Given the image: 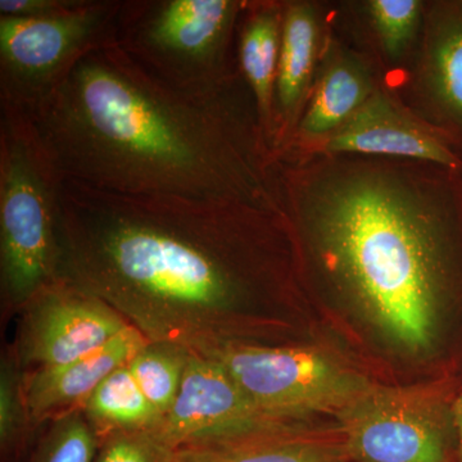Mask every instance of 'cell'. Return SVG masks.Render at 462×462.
<instances>
[{
	"mask_svg": "<svg viewBox=\"0 0 462 462\" xmlns=\"http://www.w3.org/2000/svg\"><path fill=\"white\" fill-rule=\"evenodd\" d=\"M62 184L29 116L0 105V282L8 311L20 312L60 279Z\"/></svg>",
	"mask_w": 462,
	"mask_h": 462,
	"instance_id": "277c9868",
	"label": "cell"
},
{
	"mask_svg": "<svg viewBox=\"0 0 462 462\" xmlns=\"http://www.w3.org/2000/svg\"><path fill=\"white\" fill-rule=\"evenodd\" d=\"M282 216L63 180L60 278L107 303L151 343L206 357L261 346L245 314L272 270Z\"/></svg>",
	"mask_w": 462,
	"mask_h": 462,
	"instance_id": "6da1fadb",
	"label": "cell"
},
{
	"mask_svg": "<svg viewBox=\"0 0 462 462\" xmlns=\"http://www.w3.org/2000/svg\"><path fill=\"white\" fill-rule=\"evenodd\" d=\"M419 81L443 132L462 143V2H438L424 17Z\"/></svg>",
	"mask_w": 462,
	"mask_h": 462,
	"instance_id": "5bb4252c",
	"label": "cell"
},
{
	"mask_svg": "<svg viewBox=\"0 0 462 462\" xmlns=\"http://www.w3.org/2000/svg\"><path fill=\"white\" fill-rule=\"evenodd\" d=\"M80 0H0V16L38 18L60 14Z\"/></svg>",
	"mask_w": 462,
	"mask_h": 462,
	"instance_id": "cb8c5ba5",
	"label": "cell"
},
{
	"mask_svg": "<svg viewBox=\"0 0 462 462\" xmlns=\"http://www.w3.org/2000/svg\"><path fill=\"white\" fill-rule=\"evenodd\" d=\"M367 14L383 53L392 62L402 60L424 20L420 0H370Z\"/></svg>",
	"mask_w": 462,
	"mask_h": 462,
	"instance_id": "7402d4cb",
	"label": "cell"
},
{
	"mask_svg": "<svg viewBox=\"0 0 462 462\" xmlns=\"http://www.w3.org/2000/svg\"><path fill=\"white\" fill-rule=\"evenodd\" d=\"M342 431L293 427L179 447L172 462H349Z\"/></svg>",
	"mask_w": 462,
	"mask_h": 462,
	"instance_id": "9a60e30c",
	"label": "cell"
},
{
	"mask_svg": "<svg viewBox=\"0 0 462 462\" xmlns=\"http://www.w3.org/2000/svg\"><path fill=\"white\" fill-rule=\"evenodd\" d=\"M20 312L14 355L23 372L71 363L129 327L107 303L63 278L42 289Z\"/></svg>",
	"mask_w": 462,
	"mask_h": 462,
	"instance_id": "9c48e42d",
	"label": "cell"
},
{
	"mask_svg": "<svg viewBox=\"0 0 462 462\" xmlns=\"http://www.w3.org/2000/svg\"><path fill=\"white\" fill-rule=\"evenodd\" d=\"M454 175L383 161H281L284 214L300 224L322 272L411 351L430 346L454 273L462 211Z\"/></svg>",
	"mask_w": 462,
	"mask_h": 462,
	"instance_id": "3957f363",
	"label": "cell"
},
{
	"mask_svg": "<svg viewBox=\"0 0 462 462\" xmlns=\"http://www.w3.org/2000/svg\"><path fill=\"white\" fill-rule=\"evenodd\" d=\"M81 409L99 439L116 431L151 430L161 419L127 365L103 380Z\"/></svg>",
	"mask_w": 462,
	"mask_h": 462,
	"instance_id": "ac0fdd59",
	"label": "cell"
},
{
	"mask_svg": "<svg viewBox=\"0 0 462 462\" xmlns=\"http://www.w3.org/2000/svg\"><path fill=\"white\" fill-rule=\"evenodd\" d=\"M239 0H123L117 44L176 89L217 93L243 80Z\"/></svg>",
	"mask_w": 462,
	"mask_h": 462,
	"instance_id": "5b68a950",
	"label": "cell"
},
{
	"mask_svg": "<svg viewBox=\"0 0 462 462\" xmlns=\"http://www.w3.org/2000/svg\"><path fill=\"white\" fill-rule=\"evenodd\" d=\"M212 358L263 411L291 422L312 413H338L370 384L309 346H240Z\"/></svg>",
	"mask_w": 462,
	"mask_h": 462,
	"instance_id": "ba28073f",
	"label": "cell"
},
{
	"mask_svg": "<svg viewBox=\"0 0 462 462\" xmlns=\"http://www.w3.org/2000/svg\"><path fill=\"white\" fill-rule=\"evenodd\" d=\"M148 343L141 331L129 325L105 346L71 363L23 372L27 410L33 430L51 416L83 406L103 380L129 364Z\"/></svg>",
	"mask_w": 462,
	"mask_h": 462,
	"instance_id": "7c38bea8",
	"label": "cell"
},
{
	"mask_svg": "<svg viewBox=\"0 0 462 462\" xmlns=\"http://www.w3.org/2000/svg\"><path fill=\"white\" fill-rule=\"evenodd\" d=\"M327 153L415 161L460 173L461 158L445 136L412 117L385 91L376 89L363 107L328 136Z\"/></svg>",
	"mask_w": 462,
	"mask_h": 462,
	"instance_id": "8fae6325",
	"label": "cell"
},
{
	"mask_svg": "<svg viewBox=\"0 0 462 462\" xmlns=\"http://www.w3.org/2000/svg\"><path fill=\"white\" fill-rule=\"evenodd\" d=\"M452 418H454L456 439H457L458 460L462 462V392L452 407Z\"/></svg>",
	"mask_w": 462,
	"mask_h": 462,
	"instance_id": "d4e9b609",
	"label": "cell"
},
{
	"mask_svg": "<svg viewBox=\"0 0 462 462\" xmlns=\"http://www.w3.org/2000/svg\"><path fill=\"white\" fill-rule=\"evenodd\" d=\"M23 370L14 355L3 360L0 373V456L2 462H25L35 446L27 410Z\"/></svg>",
	"mask_w": 462,
	"mask_h": 462,
	"instance_id": "ffe728a7",
	"label": "cell"
},
{
	"mask_svg": "<svg viewBox=\"0 0 462 462\" xmlns=\"http://www.w3.org/2000/svg\"><path fill=\"white\" fill-rule=\"evenodd\" d=\"M176 449L151 430L116 431L100 438L94 462H172Z\"/></svg>",
	"mask_w": 462,
	"mask_h": 462,
	"instance_id": "603a6c76",
	"label": "cell"
},
{
	"mask_svg": "<svg viewBox=\"0 0 462 462\" xmlns=\"http://www.w3.org/2000/svg\"><path fill=\"white\" fill-rule=\"evenodd\" d=\"M189 352L179 346L149 342L127 364L134 379L161 418L171 409L187 366Z\"/></svg>",
	"mask_w": 462,
	"mask_h": 462,
	"instance_id": "d6986e66",
	"label": "cell"
},
{
	"mask_svg": "<svg viewBox=\"0 0 462 462\" xmlns=\"http://www.w3.org/2000/svg\"><path fill=\"white\" fill-rule=\"evenodd\" d=\"M27 116L63 180L284 214L281 162L245 80L217 93L176 89L112 42Z\"/></svg>",
	"mask_w": 462,
	"mask_h": 462,
	"instance_id": "7a4b0ae2",
	"label": "cell"
},
{
	"mask_svg": "<svg viewBox=\"0 0 462 462\" xmlns=\"http://www.w3.org/2000/svg\"><path fill=\"white\" fill-rule=\"evenodd\" d=\"M321 45V17L312 3H284L275 85V142L281 156L293 139L312 91Z\"/></svg>",
	"mask_w": 462,
	"mask_h": 462,
	"instance_id": "4fadbf2b",
	"label": "cell"
},
{
	"mask_svg": "<svg viewBox=\"0 0 462 462\" xmlns=\"http://www.w3.org/2000/svg\"><path fill=\"white\" fill-rule=\"evenodd\" d=\"M351 461L451 462L452 410L437 385H373L337 413Z\"/></svg>",
	"mask_w": 462,
	"mask_h": 462,
	"instance_id": "52a82bcc",
	"label": "cell"
},
{
	"mask_svg": "<svg viewBox=\"0 0 462 462\" xmlns=\"http://www.w3.org/2000/svg\"><path fill=\"white\" fill-rule=\"evenodd\" d=\"M121 3L80 0L51 16H0V105L35 111L85 54L117 42Z\"/></svg>",
	"mask_w": 462,
	"mask_h": 462,
	"instance_id": "8992f818",
	"label": "cell"
},
{
	"mask_svg": "<svg viewBox=\"0 0 462 462\" xmlns=\"http://www.w3.org/2000/svg\"><path fill=\"white\" fill-rule=\"evenodd\" d=\"M99 436L81 407L57 416L25 462H94Z\"/></svg>",
	"mask_w": 462,
	"mask_h": 462,
	"instance_id": "44dd1931",
	"label": "cell"
},
{
	"mask_svg": "<svg viewBox=\"0 0 462 462\" xmlns=\"http://www.w3.org/2000/svg\"><path fill=\"white\" fill-rule=\"evenodd\" d=\"M375 90L372 69L363 58L331 44L287 149L296 142L328 138L363 107Z\"/></svg>",
	"mask_w": 462,
	"mask_h": 462,
	"instance_id": "2e32d148",
	"label": "cell"
},
{
	"mask_svg": "<svg viewBox=\"0 0 462 462\" xmlns=\"http://www.w3.org/2000/svg\"><path fill=\"white\" fill-rule=\"evenodd\" d=\"M293 425L263 411L217 360L190 355L175 402L151 430L179 448Z\"/></svg>",
	"mask_w": 462,
	"mask_h": 462,
	"instance_id": "30bf717a",
	"label": "cell"
},
{
	"mask_svg": "<svg viewBox=\"0 0 462 462\" xmlns=\"http://www.w3.org/2000/svg\"><path fill=\"white\" fill-rule=\"evenodd\" d=\"M282 11L284 5L281 3L247 2L238 29L240 75L251 91L261 129L273 151L275 142V85L281 57Z\"/></svg>",
	"mask_w": 462,
	"mask_h": 462,
	"instance_id": "e0dca14e",
	"label": "cell"
}]
</instances>
